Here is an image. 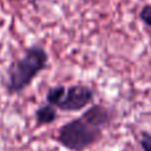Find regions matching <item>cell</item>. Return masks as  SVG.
I'll return each mask as SVG.
<instances>
[{
    "label": "cell",
    "mask_w": 151,
    "mask_h": 151,
    "mask_svg": "<svg viewBox=\"0 0 151 151\" xmlns=\"http://www.w3.org/2000/svg\"><path fill=\"white\" fill-rule=\"evenodd\" d=\"M115 110L104 104H93L83 113L60 126L55 141L68 151H86L102 141L115 119Z\"/></svg>",
    "instance_id": "1"
},
{
    "label": "cell",
    "mask_w": 151,
    "mask_h": 151,
    "mask_svg": "<svg viewBox=\"0 0 151 151\" xmlns=\"http://www.w3.org/2000/svg\"><path fill=\"white\" fill-rule=\"evenodd\" d=\"M49 65V53L39 42L31 44L23 55L12 61L5 70L3 88L11 97L21 96Z\"/></svg>",
    "instance_id": "2"
},
{
    "label": "cell",
    "mask_w": 151,
    "mask_h": 151,
    "mask_svg": "<svg viewBox=\"0 0 151 151\" xmlns=\"http://www.w3.org/2000/svg\"><path fill=\"white\" fill-rule=\"evenodd\" d=\"M97 91L88 83L73 85H52L45 93V102L57 110L65 113H78L91 106L96 99Z\"/></svg>",
    "instance_id": "3"
},
{
    "label": "cell",
    "mask_w": 151,
    "mask_h": 151,
    "mask_svg": "<svg viewBox=\"0 0 151 151\" xmlns=\"http://www.w3.org/2000/svg\"><path fill=\"white\" fill-rule=\"evenodd\" d=\"M33 119L36 127H41V126H48L55 123L58 119V113L57 109L53 107L49 104H42L35 110L33 113Z\"/></svg>",
    "instance_id": "4"
},
{
    "label": "cell",
    "mask_w": 151,
    "mask_h": 151,
    "mask_svg": "<svg viewBox=\"0 0 151 151\" xmlns=\"http://www.w3.org/2000/svg\"><path fill=\"white\" fill-rule=\"evenodd\" d=\"M138 19L146 28L151 29V4H143L138 12Z\"/></svg>",
    "instance_id": "5"
},
{
    "label": "cell",
    "mask_w": 151,
    "mask_h": 151,
    "mask_svg": "<svg viewBox=\"0 0 151 151\" xmlns=\"http://www.w3.org/2000/svg\"><path fill=\"white\" fill-rule=\"evenodd\" d=\"M138 145L143 151H151V133L141 130L138 133Z\"/></svg>",
    "instance_id": "6"
},
{
    "label": "cell",
    "mask_w": 151,
    "mask_h": 151,
    "mask_svg": "<svg viewBox=\"0 0 151 151\" xmlns=\"http://www.w3.org/2000/svg\"><path fill=\"white\" fill-rule=\"evenodd\" d=\"M1 49H3V41L0 40V52H1Z\"/></svg>",
    "instance_id": "7"
}]
</instances>
